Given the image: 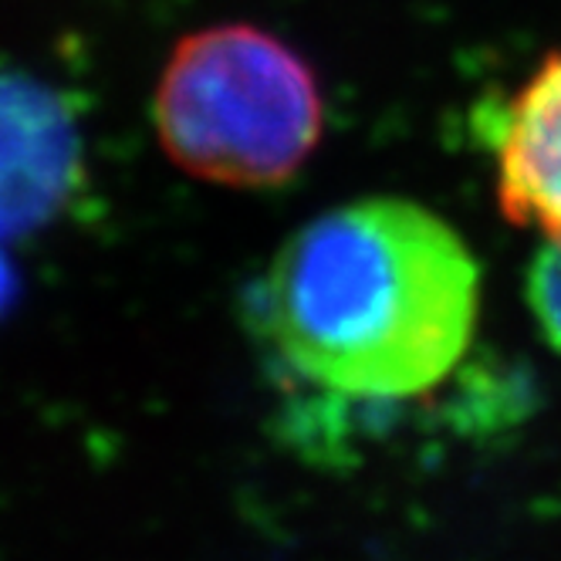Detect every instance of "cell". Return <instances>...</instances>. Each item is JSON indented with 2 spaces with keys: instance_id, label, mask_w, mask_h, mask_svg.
<instances>
[{
  "instance_id": "obj_1",
  "label": "cell",
  "mask_w": 561,
  "mask_h": 561,
  "mask_svg": "<svg viewBox=\"0 0 561 561\" xmlns=\"http://www.w3.org/2000/svg\"><path fill=\"white\" fill-rule=\"evenodd\" d=\"M267 345L345 403H407L470 348L480 267L460 233L410 199H355L295 230L254 301Z\"/></svg>"
},
{
  "instance_id": "obj_2",
  "label": "cell",
  "mask_w": 561,
  "mask_h": 561,
  "mask_svg": "<svg viewBox=\"0 0 561 561\" xmlns=\"http://www.w3.org/2000/svg\"><path fill=\"white\" fill-rule=\"evenodd\" d=\"M152 126L173 163L220 186L288 183L325 133L311 65L271 31L217 24L167 58Z\"/></svg>"
},
{
  "instance_id": "obj_3",
  "label": "cell",
  "mask_w": 561,
  "mask_h": 561,
  "mask_svg": "<svg viewBox=\"0 0 561 561\" xmlns=\"http://www.w3.org/2000/svg\"><path fill=\"white\" fill-rule=\"evenodd\" d=\"M82 142L68 105L21 75H0V237L48 224L78 190Z\"/></svg>"
},
{
  "instance_id": "obj_4",
  "label": "cell",
  "mask_w": 561,
  "mask_h": 561,
  "mask_svg": "<svg viewBox=\"0 0 561 561\" xmlns=\"http://www.w3.org/2000/svg\"><path fill=\"white\" fill-rule=\"evenodd\" d=\"M501 214L561 248V51L494 115Z\"/></svg>"
},
{
  "instance_id": "obj_5",
  "label": "cell",
  "mask_w": 561,
  "mask_h": 561,
  "mask_svg": "<svg viewBox=\"0 0 561 561\" xmlns=\"http://www.w3.org/2000/svg\"><path fill=\"white\" fill-rule=\"evenodd\" d=\"M528 305L548 345L561 355V248H545L528 271Z\"/></svg>"
},
{
  "instance_id": "obj_6",
  "label": "cell",
  "mask_w": 561,
  "mask_h": 561,
  "mask_svg": "<svg viewBox=\"0 0 561 561\" xmlns=\"http://www.w3.org/2000/svg\"><path fill=\"white\" fill-rule=\"evenodd\" d=\"M11 288H14V274H11L8 261L0 257V308L8 305V298H11Z\"/></svg>"
}]
</instances>
